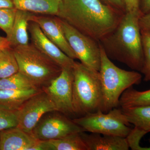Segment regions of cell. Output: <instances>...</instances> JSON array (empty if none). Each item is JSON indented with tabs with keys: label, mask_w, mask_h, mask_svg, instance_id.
Here are the masks:
<instances>
[{
	"label": "cell",
	"mask_w": 150,
	"mask_h": 150,
	"mask_svg": "<svg viewBox=\"0 0 150 150\" xmlns=\"http://www.w3.org/2000/svg\"><path fill=\"white\" fill-rule=\"evenodd\" d=\"M124 13L102 0H61L56 16L100 41L115 29Z\"/></svg>",
	"instance_id": "obj_1"
},
{
	"label": "cell",
	"mask_w": 150,
	"mask_h": 150,
	"mask_svg": "<svg viewBox=\"0 0 150 150\" xmlns=\"http://www.w3.org/2000/svg\"><path fill=\"white\" fill-rule=\"evenodd\" d=\"M140 15L126 12L112 33L99 41L110 59L140 72L144 62Z\"/></svg>",
	"instance_id": "obj_2"
},
{
	"label": "cell",
	"mask_w": 150,
	"mask_h": 150,
	"mask_svg": "<svg viewBox=\"0 0 150 150\" xmlns=\"http://www.w3.org/2000/svg\"><path fill=\"white\" fill-rule=\"evenodd\" d=\"M73 108L81 116L102 111L103 98L99 71L75 62L73 68Z\"/></svg>",
	"instance_id": "obj_3"
},
{
	"label": "cell",
	"mask_w": 150,
	"mask_h": 150,
	"mask_svg": "<svg viewBox=\"0 0 150 150\" xmlns=\"http://www.w3.org/2000/svg\"><path fill=\"white\" fill-rule=\"evenodd\" d=\"M100 46L101 63L99 73L103 98L102 112H107L119 106V100L123 93L134 85L139 84L142 76L137 71H126L115 66L100 43Z\"/></svg>",
	"instance_id": "obj_4"
},
{
	"label": "cell",
	"mask_w": 150,
	"mask_h": 150,
	"mask_svg": "<svg viewBox=\"0 0 150 150\" xmlns=\"http://www.w3.org/2000/svg\"><path fill=\"white\" fill-rule=\"evenodd\" d=\"M13 48L19 71L38 88L47 86L61 74L62 67L32 43Z\"/></svg>",
	"instance_id": "obj_5"
},
{
	"label": "cell",
	"mask_w": 150,
	"mask_h": 150,
	"mask_svg": "<svg viewBox=\"0 0 150 150\" xmlns=\"http://www.w3.org/2000/svg\"><path fill=\"white\" fill-rule=\"evenodd\" d=\"M72 120L85 132L103 135L126 138L132 129L122 108H118L107 112L97 111Z\"/></svg>",
	"instance_id": "obj_6"
},
{
	"label": "cell",
	"mask_w": 150,
	"mask_h": 150,
	"mask_svg": "<svg viewBox=\"0 0 150 150\" xmlns=\"http://www.w3.org/2000/svg\"><path fill=\"white\" fill-rule=\"evenodd\" d=\"M59 18L65 37L77 59L86 67L99 71L101 63L99 41L83 34Z\"/></svg>",
	"instance_id": "obj_7"
},
{
	"label": "cell",
	"mask_w": 150,
	"mask_h": 150,
	"mask_svg": "<svg viewBox=\"0 0 150 150\" xmlns=\"http://www.w3.org/2000/svg\"><path fill=\"white\" fill-rule=\"evenodd\" d=\"M56 111L44 114L33 129L31 134L36 139H57L73 133L85 132L67 115Z\"/></svg>",
	"instance_id": "obj_8"
},
{
	"label": "cell",
	"mask_w": 150,
	"mask_h": 150,
	"mask_svg": "<svg viewBox=\"0 0 150 150\" xmlns=\"http://www.w3.org/2000/svg\"><path fill=\"white\" fill-rule=\"evenodd\" d=\"M55 111L56 109L54 103L41 89L30 98L17 110V127L31 134L33 129L44 114Z\"/></svg>",
	"instance_id": "obj_9"
},
{
	"label": "cell",
	"mask_w": 150,
	"mask_h": 150,
	"mask_svg": "<svg viewBox=\"0 0 150 150\" xmlns=\"http://www.w3.org/2000/svg\"><path fill=\"white\" fill-rule=\"evenodd\" d=\"M72 69H63L60 75L41 89L51 98L56 111L67 116L75 115L73 108Z\"/></svg>",
	"instance_id": "obj_10"
},
{
	"label": "cell",
	"mask_w": 150,
	"mask_h": 150,
	"mask_svg": "<svg viewBox=\"0 0 150 150\" xmlns=\"http://www.w3.org/2000/svg\"><path fill=\"white\" fill-rule=\"evenodd\" d=\"M28 30L31 43L50 57L63 69H72L74 60L71 59L51 42L43 33L37 23L30 21Z\"/></svg>",
	"instance_id": "obj_11"
},
{
	"label": "cell",
	"mask_w": 150,
	"mask_h": 150,
	"mask_svg": "<svg viewBox=\"0 0 150 150\" xmlns=\"http://www.w3.org/2000/svg\"><path fill=\"white\" fill-rule=\"evenodd\" d=\"M30 21L37 23L46 37L66 55L74 60L77 59L65 37L59 17L56 16L34 14Z\"/></svg>",
	"instance_id": "obj_12"
},
{
	"label": "cell",
	"mask_w": 150,
	"mask_h": 150,
	"mask_svg": "<svg viewBox=\"0 0 150 150\" xmlns=\"http://www.w3.org/2000/svg\"><path fill=\"white\" fill-rule=\"evenodd\" d=\"M38 140L17 126L1 131L0 150H30Z\"/></svg>",
	"instance_id": "obj_13"
},
{
	"label": "cell",
	"mask_w": 150,
	"mask_h": 150,
	"mask_svg": "<svg viewBox=\"0 0 150 150\" xmlns=\"http://www.w3.org/2000/svg\"><path fill=\"white\" fill-rule=\"evenodd\" d=\"M81 135L88 150H128L129 147L126 138L103 135L97 133L87 134L81 132Z\"/></svg>",
	"instance_id": "obj_14"
},
{
	"label": "cell",
	"mask_w": 150,
	"mask_h": 150,
	"mask_svg": "<svg viewBox=\"0 0 150 150\" xmlns=\"http://www.w3.org/2000/svg\"><path fill=\"white\" fill-rule=\"evenodd\" d=\"M34 14L27 11L17 9L11 33L8 39L11 48L29 44L28 24Z\"/></svg>",
	"instance_id": "obj_15"
},
{
	"label": "cell",
	"mask_w": 150,
	"mask_h": 150,
	"mask_svg": "<svg viewBox=\"0 0 150 150\" xmlns=\"http://www.w3.org/2000/svg\"><path fill=\"white\" fill-rule=\"evenodd\" d=\"M15 8L38 15L57 16L61 0H12Z\"/></svg>",
	"instance_id": "obj_16"
},
{
	"label": "cell",
	"mask_w": 150,
	"mask_h": 150,
	"mask_svg": "<svg viewBox=\"0 0 150 150\" xmlns=\"http://www.w3.org/2000/svg\"><path fill=\"white\" fill-rule=\"evenodd\" d=\"M40 90L41 89L37 88L23 90H0V107L17 111L28 99Z\"/></svg>",
	"instance_id": "obj_17"
},
{
	"label": "cell",
	"mask_w": 150,
	"mask_h": 150,
	"mask_svg": "<svg viewBox=\"0 0 150 150\" xmlns=\"http://www.w3.org/2000/svg\"><path fill=\"white\" fill-rule=\"evenodd\" d=\"M121 108L130 124L148 133L150 132V105Z\"/></svg>",
	"instance_id": "obj_18"
},
{
	"label": "cell",
	"mask_w": 150,
	"mask_h": 150,
	"mask_svg": "<svg viewBox=\"0 0 150 150\" xmlns=\"http://www.w3.org/2000/svg\"><path fill=\"white\" fill-rule=\"evenodd\" d=\"M81 132L70 134L57 139L44 141L47 150H88Z\"/></svg>",
	"instance_id": "obj_19"
},
{
	"label": "cell",
	"mask_w": 150,
	"mask_h": 150,
	"mask_svg": "<svg viewBox=\"0 0 150 150\" xmlns=\"http://www.w3.org/2000/svg\"><path fill=\"white\" fill-rule=\"evenodd\" d=\"M146 105H150V89L139 91L131 87L123 93L119 100L121 108Z\"/></svg>",
	"instance_id": "obj_20"
},
{
	"label": "cell",
	"mask_w": 150,
	"mask_h": 150,
	"mask_svg": "<svg viewBox=\"0 0 150 150\" xmlns=\"http://www.w3.org/2000/svg\"><path fill=\"white\" fill-rule=\"evenodd\" d=\"M18 72L13 48L9 46L0 49V79L8 77Z\"/></svg>",
	"instance_id": "obj_21"
},
{
	"label": "cell",
	"mask_w": 150,
	"mask_h": 150,
	"mask_svg": "<svg viewBox=\"0 0 150 150\" xmlns=\"http://www.w3.org/2000/svg\"><path fill=\"white\" fill-rule=\"evenodd\" d=\"M38 88L29 79L21 73L0 79V90H23Z\"/></svg>",
	"instance_id": "obj_22"
},
{
	"label": "cell",
	"mask_w": 150,
	"mask_h": 150,
	"mask_svg": "<svg viewBox=\"0 0 150 150\" xmlns=\"http://www.w3.org/2000/svg\"><path fill=\"white\" fill-rule=\"evenodd\" d=\"M144 62L140 72L144 76V81H150V32L141 30Z\"/></svg>",
	"instance_id": "obj_23"
},
{
	"label": "cell",
	"mask_w": 150,
	"mask_h": 150,
	"mask_svg": "<svg viewBox=\"0 0 150 150\" xmlns=\"http://www.w3.org/2000/svg\"><path fill=\"white\" fill-rule=\"evenodd\" d=\"M17 9L16 8H0V28L6 34V38L10 37Z\"/></svg>",
	"instance_id": "obj_24"
},
{
	"label": "cell",
	"mask_w": 150,
	"mask_h": 150,
	"mask_svg": "<svg viewBox=\"0 0 150 150\" xmlns=\"http://www.w3.org/2000/svg\"><path fill=\"white\" fill-rule=\"evenodd\" d=\"M16 111H11L0 107V131L17 126Z\"/></svg>",
	"instance_id": "obj_25"
},
{
	"label": "cell",
	"mask_w": 150,
	"mask_h": 150,
	"mask_svg": "<svg viewBox=\"0 0 150 150\" xmlns=\"http://www.w3.org/2000/svg\"><path fill=\"white\" fill-rule=\"evenodd\" d=\"M147 133L146 131L134 127L126 137L129 148L133 150H150V147L149 148L142 147L140 146L139 144L142 137Z\"/></svg>",
	"instance_id": "obj_26"
},
{
	"label": "cell",
	"mask_w": 150,
	"mask_h": 150,
	"mask_svg": "<svg viewBox=\"0 0 150 150\" xmlns=\"http://www.w3.org/2000/svg\"><path fill=\"white\" fill-rule=\"evenodd\" d=\"M126 12L142 16L140 9V0H124Z\"/></svg>",
	"instance_id": "obj_27"
},
{
	"label": "cell",
	"mask_w": 150,
	"mask_h": 150,
	"mask_svg": "<svg viewBox=\"0 0 150 150\" xmlns=\"http://www.w3.org/2000/svg\"><path fill=\"white\" fill-rule=\"evenodd\" d=\"M139 24L141 30L150 32V10L140 17Z\"/></svg>",
	"instance_id": "obj_28"
},
{
	"label": "cell",
	"mask_w": 150,
	"mask_h": 150,
	"mask_svg": "<svg viewBox=\"0 0 150 150\" xmlns=\"http://www.w3.org/2000/svg\"><path fill=\"white\" fill-rule=\"evenodd\" d=\"M105 3L118 10L126 13L124 0H102Z\"/></svg>",
	"instance_id": "obj_29"
},
{
	"label": "cell",
	"mask_w": 150,
	"mask_h": 150,
	"mask_svg": "<svg viewBox=\"0 0 150 150\" xmlns=\"http://www.w3.org/2000/svg\"><path fill=\"white\" fill-rule=\"evenodd\" d=\"M140 9L142 15L150 10V0H140Z\"/></svg>",
	"instance_id": "obj_30"
},
{
	"label": "cell",
	"mask_w": 150,
	"mask_h": 150,
	"mask_svg": "<svg viewBox=\"0 0 150 150\" xmlns=\"http://www.w3.org/2000/svg\"><path fill=\"white\" fill-rule=\"evenodd\" d=\"M15 8L12 0H0V8Z\"/></svg>",
	"instance_id": "obj_31"
},
{
	"label": "cell",
	"mask_w": 150,
	"mask_h": 150,
	"mask_svg": "<svg viewBox=\"0 0 150 150\" xmlns=\"http://www.w3.org/2000/svg\"><path fill=\"white\" fill-rule=\"evenodd\" d=\"M9 46H10V45L6 37L0 36V49Z\"/></svg>",
	"instance_id": "obj_32"
},
{
	"label": "cell",
	"mask_w": 150,
	"mask_h": 150,
	"mask_svg": "<svg viewBox=\"0 0 150 150\" xmlns=\"http://www.w3.org/2000/svg\"><path fill=\"white\" fill-rule=\"evenodd\" d=\"M0 135H1V131H0Z\"/></svg>",
	"instance_id": "obj_33"
}]
</instances>
